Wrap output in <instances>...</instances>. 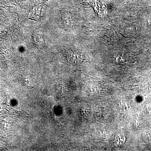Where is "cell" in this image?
<instances>
[{
	"label": "cell",
	"instance_id": "cell-1",
	"mask_svg": "<svg viewBox=\"0 0 151 151\" xmlns=\"http://www.w3.org/2000/svg\"><path fill=\"white\" fill-rule=\"evenodd\" d=\"M116 142L118 145L119 144H122V143L124 142H125V137L124 136H122V135H119L116 138Z\"/></svg>",
	"mask_w": 151,
	"mask_h": 151
},
{
	"label": "cell",
	"instance_id": "cell-2",
	"mask_svg": "<svg viewBox=\"0 0 151 151\" xmlns=\"http://www.w3.org/2000/svg\"><path fill=\"white\" fill-rule=\"evenodd\" d=\"M116 61L118 63H124L125 60L122 57L117 56L116 58Z\"/></svg>",
	"mask_w": 151,
	"mask_h": 151
}]
</instances>
